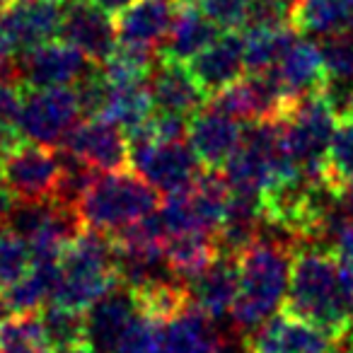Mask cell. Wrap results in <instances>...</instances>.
Masks as SVG:
<instances>
[{"label": "cell", "instance_id": "1", "mask_svg": "<svg viewBox=\"0 0 353 353\" xmlns=\"http://www.w3.org/2000/svg\"><path fill=\"white\" fill-rule=\"evenodd\" d=\"M283 310L317 324L341 343L353 324V274L332 252L314 245L293 247Z\"/></svg>", "mask_w": 353, "mask_h": 353}, {"label": "cell", "instance_id": "2", "mask_svg": "<svg viewBox=\"0 0 353 353\" xmlns=\"http://www.w3.org/2000/svg\"><path fill=\"white\" fill-rule=\"evenodd\" d=\"M293 245L259 232L237 254V295L232 303V329L250 336L259 324L283 307L290 281Z\"/></svg>", "mask_w": 353, "mask_h": 353}, {"label": "cell", "instance_id": "3", "mask_svg": "<svg viewBox=\"0 0 353 353\" xmlns=\"http://www.w3.org/2000/svg\"><path fill=\"white\" fill-rule=\"evenodd\" d=\"M119 283L109 232L83 228L59 256V279L49 303L85 310Z\"/></svg>", "mask_w": 353, "mask_h": 353}, {"label": "cell", "instance_id": "4", "mask_svg": "<svg viewBox=\"0 0 353 353\" xmlns=\"http://www.w3.org/2000/svg\"><path fill=\"white\" fill-rule=\"evenodd\" d=\"M160 206V194L133 170L97 172L75 201L83 228L117 232Z\"/></svg>", "mask_w": 353, "mask_h": 353}, {"label": "cell", "instance_id": "5", "mask_svg": "<svg viewBox=\"0 0 353 353\" xmlns=\"http://www.w3.org/2000/svg\"><path fill=\"white\" fill-rule=\"evenodd\" d=\"M336 121V112L329 107L322 92L305 94L285 107L283 117L279 119L281 143L298 174L322 179L324 157Z\"/></svg>", "mask_w": 353, "mask_h": 353}, {"label": "cell", "instance_id": "6", "mask_svg": "<svg viewBox=\"0 0 353 353\" xmlns=\"http://www.w3.org/2000/svg\"><path fill=\"white\" fill-rule=\"evenodd\" d=\"M80 114L75 88H25L17 128L25 141L56 148L78 123Z\"/></svg>", "mask_w": 353, "mask_h": 353}, {"label": "cell", "instance_id": "7", "mask_svg": "<svg viewBox=\"0 0 353 353\" xmlns=\"http://www.w3.org/2000/svg\"><path fill=\"white\" fill-rule=\"evenodd\" d=\"M61 182V157L54 148L25 141L0 160V184L15 201L56 199Z\"/></svg>", "mask_w": 353, "mask_h": 353}, {"label": "cell", "instance_id": "8", "mask_svg": "<svg viewBox=\"0 0 353 353\" xmlns=\"http://www.w3.org/2000/svg\"><path fill=\"white\" fill-rule=\"evenodd\" d=\"M131 170L143 176L157 194H174L194 182L199 160L182 141L131 143Z\"/></svg>", "mask_w": 353, "mask_h": 353}, {"label": "cell", "instance_id": "9", "mask_svg": "<svg viewBox=\"0 0 353 353\" xmlns=\"http://www.w3.org/2000/svg\"><path fill=\"white\" fill-rule=\"evenodd\" d=\"M56 148L70 152L94 172L131 170V148L126 131L102 117L78 121Z\"/></svg>", "mask_w": 353, "mask_h": 353}, {"label": "cell", "instance_id": "10", "mask_svg": "<svg viewBox=\"0 0 353 353\" xmlns=\"http://www.w3.org/2000/svg\"><path fill=\"white\" fill-rule=\"evenodd\" d=\"M94 70V63L63 39H49L25 49L17 78L25 88H73Z\"/></svg>", "mask_w": 353, "mask_h": 353}, {"label": "cell", "instance_id": "11", "mask_svg": "<svg viewBox=\"0 0 353 353\" xmlns=\"http://www.w3.org/2000/svg\"><path fill=\"white\" fill-rule=\"evenodd\" d=\"M288 104L271 73H247L211 94V107L242 123L279 121Z\"/></svg>", "mask_w": 353, "mask_h": 353}, {"label": "cell", "instance_id": "12", "mask_svg": "<svg viewBox=\"0 0 353 353\" xmlns=\"http://www.w3.org/2000/svg\"><path fill=\"white\" fill-rule=\"evenodd\" d=\"M247 348L250 353H334L339 341L317 324L281 310L247 336Z\"/></svg>", "mask_w": 353, "mask_h": 353}, {"label": "cell", "instance_id": "13", "mask_svg": "<svg viewBox=\"0 0 353 353\" xmlns=\"http://www.w3.org/2000/svg\"><path fill=\"white\" fill-rule=\"evenodd\" d=\"M242 121H237L230 114L218 112L211 104H203L201 109L187 119V145L199 160L203 170H221L228 157L237 150L242 141Z\"/></svg>", "mask_w": 353, "mask_h": 353}, {"label": "cell", "instance_id": "14", "mask_svg": "<svg viewBox=\"0 0 353 353\" xmlns=\"http://www.w3.org/2000/svg\"><path fill=\"white\" fill-rule=\"evenodd\" d=\"M61 39L99 65L117 46V20L90 0H70L61 17Z\"/></svg>", "mask_w": 353, "mask_h": 353}, {"label": "cell", "instance_id": "15", "mask_svg": "<svg viewBox=\"0 0 353 353\" xmlns=\"http://www.w3.org/2000/svg\"><path fill=\"white\" fill-rule=\"evenodd\" d=\"M148 92L157 112L182 114L187 119L208 102L206 92L196 83L189 65L165 56H157L148 75Z\"/></svg>", "mask_w": 353, "mask_h": 353}, {"label": "cell", "instance_id": "16", "mask_svg": "<svg viewBox=\"0 0 353 353\" xmlns=\"http://www.w3.org/2000/svg\"><path fill=\"white\" fill-rule=\"evenodd\" d=\"M61 17L63 6L59 0H8L0 8V27L17 51L54 39L61 30Z\"/></svg>", "mask_w": 353, "mask_h": 353}, {"label": "cell", "instance_id": "17", "mask_svg": "<svg viewBox=\"0 0 353 353\" xmlns=\"http://www.w3.org/2000/svg\"><path fill=\"white\" fill-rule=\"evenodd\" d=\"M189 70L201 85L206 97L216 94L225 85L235 83L245 75V54H242V34L237 30H225L201 49L192 61Z\"/></svg>", "mask_w": 353, "mask_h": 353}, {"label": "cell", "instance_id": "18", "mask_svg": "<svg viewBox=\"0 0 353 353\" xmlns=\"http://www.w3.org/2000/svg\"><path fill=\"white\" fill-rule=\"evenodd\" d=\"M138 312L133 293L126 285L117 283L97 303L85 310V341L99 353H114L123 329Z\"/></svg>", "mask_w": 353, "mask_h": 353}, {"label": "cell", "instance_id": "19", "mask_svg": "<svg viewBox=\"0 0 353 353\" xmlns=\"http://www.w3.org/2000/svg\"><path fill=\"white\" fill-rule=\"evenodd\" d=\"M269 73L288 102L305 97V94L319 92L324 80H327V70H324V61L322 54H319V44L307 39H298V37L283 51L279 63Z\"/></svg>", "mask_w": 353, "mask_h": 353}, {"label": "cell", "instance_id": "20", "mask_svg": "<svg viewBox=\"0 0 353 353\" xmlns=\"http://www.w3.org/2000/svg\"><path fill=\"white\" fill-rule=\"evenodd\" d=\"M225 332L192 303L172 317L162 319V346L165 353H218Z\"/></svg>", "mask_w": 353, "mask_h": 353}, {"label": "cell", "instance_id": "21", "mask_svg": "<svg viewBox=\"0 0 353 353\" xmlns=\"http://www.w3.org/2000/svg\"><path fill=\"white\" fill-rule=\"evenodd\" d=\"M189 303L221 322L232 310L237 295V259L218 254L199 276L187 283Z\"/></svg>", "mask_w": 353, "mask_h": 353}, {"label": "cell", "instance_id": "22", "mask_svg": "<svg viewBox=\"0 0 353 353\" xmlns=\"http://www.w3.org/2000/svg\"><path fill=\"white\" fill-rule=\"evenodd\" d=\"M174 12L176 0H133L117 15L119 41L157 49L170 34Z\"/></svg>", "mask_w": 353, "mask_h": 353}, {"label": "cell", "instance_id": "23", "mask_svg": "<svg viewBox=\"0 0 353 353\" xmlns=\"http://www.w3.org/2000/svg\"><path fill=\"white\" fill-rule=\"evenodd\" d=\"M218 34V27L201 12V8L194 0H176L174 22L170 27V34L162 41L160 56L172 61L189 63L201 49H206Z\"/></svg>", "mask_w": 353, "mask_h": 353}, {"label": "cell", "instance_id": "24", "mask_svg": "<svg viewBox=\"0 0 353 353\" xmlns=\"http://www.w3.org/2000/svg\"><path fill=\"white\" fill-rule=\"evenodd\" d=\"M290 27L307 37L353 30V0H293Z\"/></svg>", "mask_w": 353, "mask_h": 353}, {"label": "cell", "instance_id": "25", "mask_svg": "<svg viewBox=\"0 0 353 353\" xmlns=\"http://www.w3.org/2000/svg\"><path fill=\"white\" fill-rule=\"evenodd\" d=\"M162 256H165L172 274L184 283H189L218 256L216 237H213V232L170 235L162 245Z\"/></svg>", "mask_w": 353, "mask_h": 353}, {"label": "cell", "instance_id": "26", "mask_svg": "<svg viewBox=\"0 0 353 353\" xmlns=\"http://www.w3.org/2000/svg\"><path fill=\"white\" fill-rule=\"evenodd\" d=\"M59 279V261H32L27 274L3 290L10 312H39L51 300Z\"/></svg>", "mask_w": 353, "mask_h": 353}, {"label": "cell", "instance_id": "27", "mask_svg": "<svg viewBox=\"0 0 353 353\" xmlns=\"http://www.w3.org/2000/svg\"><path fill=\"white\" fill-rule=\"evenodd\" d=\"M104 99L97 117L121 126L123 131H131L138 123H143L152 114V99L148 92V83L131 85H112L104 80Z\"/></svg>", "mask_w": 353, "mask_h": 353}, {"label": "cell", "instance_id": "28", "mask_svg": "<svg viewBox=\"0 0 353 353\" xmlns=\"http://www.w3.org/2000/svg\"><path fill=\"white\" fill-rule=\"evenodd\" d=\"M242 54L247 73H269L283 51L293 44V27H242Z\"/></svg>", "mask_w": 353, "mask_h": 353}, {"label": "cell", "instance_id": "29", "mask_svg": "<svg viewBox=\"0 0 353 353\" xmlns=\"http://www.w3.org/2000/svg\"><path fill=\"white\" fill-rule=\"evenodd\" d=\"M0 353H54L39 312H10L0 319Z\"/></svg>", "mask_w": 353, "mask_h": 353}, {"label": "cell", "instance_id": "30", "mask_svg": "<svg viewBox=\"0 0 353 353\" xmlns=\"http://www.w3.org/2000/svg\"><path fill=\"white\" fill-rule=\"evenodd\" d=\"M322 179L332 192L353 184V117H341L332 133L324 157Z\"/></svg>", "mask_w": 353, "mask_h": 353}, {"label": "cell", "instance_id": "31", "mask_svg": "<svg viewBox=\"0 0 353 353\" xmlns=\"http://www.w3.org/2000/svg\"><path fill=\"white\" fill-rule=\"evenodd\" d=\"M41 327H44L46 341L54 348L73 346V343L85 341V312L70 310L63 305L46 303L41 307Z\"/></svg>", "mask_w": 353, "mask_h": 353}, {"label": "cell", "instance_id": "32", "mask_svg": "<svg viewBox=\"0 0 353 353\" xmlns=\"http://www.w3.org/2000/svg\"><path fill=\"white\" fill-rule=\"evenodd\" d=\"M32 266L30 245L8 228H0V293L10 288Z\"/></svg>", "mask_w": 353, "mask_h": 353}, {"label": "cell", "instance_id": "33", "mask_svg": "<svg viewBox=\"0 0 353 353\" xmlns=\"http://www.w3.org/2000/svg\"><path fill=\"white\" fill-rule=\"evenodd\" d=\"M319 54H322L327 78L353 80V30L324 37V41L319 44Z\"/></svg>", "mask_w": 353, "mask_h": 353}, {"label": "cell", "instance_id": "34", "mask_svg": "<svg viewBox=\"0 0 353 353\" xmlns=\"http://www.w3.org/2000/svg\"><path fill=\"white\" fill-rule=\"evenodd\" d=\"M218 30H240L247 20L250 0H194Z\"/></svg>", "mask_w": 353, "mask_h": 353}, {"label": "cell", "instance_id": "35", "mask_svg": "<svg viewBox=\"0 0 353 353\" xmlns=\"http://www.w3.org/2000/svg\"><path fill=\"white\" fill-rule=\"evenodd\" d=\"M293 0H250L242 27H290Z\"/></svg>", "mask_w": 353, "mask_h": 353}, {"label": "cell", "instance_id": "36", "mask_svg": "<svg viewBox=\"0 0 353 353\" xmlns=\"http://www.w3.org/2000/svg\"><path fill=\"white\" fill-rule=\"evenodd\" d=\"M25 97V85L10 70L0 73V126H17Z\"/></svg>", "mask_w": 353, "mask_h": 353}, {"label": "cell", "instance_id": "37", "mask_svg": "<svg viewBox=\"0 0 353 353\" xmlns=\"http://www.w3.org/2000/svg\"><path fill=\"white\" fill-rule=\"evenodd\" d=\"M92 6H97L99 10H104V12H109L112 17H117L119 12H123L128 6H131L133 0H90Z\"/></svg>", "mask_w": 353, "mask_h": 353}, {"label": "cell", "instance_id": "38", "mask_svg": "<svg viewBox=\"0 0 353 353\" xmlns=\"http://www.w3.org/2000/svg\"><path fill=\"white\" fill-rule=\"evenodd\" d=\"M54 353H99L94 346H90L88 341H80V343H73V346H63V348H56Z\"/></svg>", "mask_w": 353, "mask_h": 353}, {"label": "cell", "instance_id": "39", "mask_svg": "<svg viewBox=\"0 0 353 353\" xmlns=\"http://www.w3.org/2000/svg\"><path fill=\"white\" fill-rule=\"evenodd\" d=\"M339 346H346V351H353V324H351V329L343 334V339H341V343H339Z\"/></svg>", "mask_w": 353, "mask_h": 353}, {"label": "cell", "instance_id": "40", "mask_svg": "<svg viewBox=\"0 0 353 353\" xmlns=\"http://www.w3.org/2000/svg\"><path fill=\"white\" fill-rule=\"evenodd\" d=\"M6 314H10V310H8V305H6V300H3V295H0V319L6 317Z\"/></svg>", "mask_w": 353, "mask_h": 353}, {"label": "cell", "instance_id": "41", "mask_svg": "<svg viewBox=\"0 0 353 353\" xmlns=\"http://www.w3.org/2000/svg\"><path fill=\"white\" fill-rule=\"evenodd\" d=\"M339 261H341V264H346L348 269H351V274H353V256H351V259H339Z\"/></svg>", "mask_w": 353, "mask_h": 353}, {"label": "cell", "instance_id": "42", "mask_svg": "<svg viewBox=\"0 0 353 353\" xmlns=\"http://www.w3.org/2000/svg\"><path fill=\"white\" fill-rule=\"evenodd\" d=\"M348 114L353 117V90H351V109H348Z\"/></svg>", "mask_w": 353, "mask_h": 353}, {"label": "cell", "instance_id": "43", "mask_svg": "<svg viewBox=\"0 0 353 353\" xmlns=\"http://www.w3.org/2000/svg\"><path fill=\"white\" fill-rule=\"evenodd\" d=\"M59 3H70V0H59Z\"/></svg>", "mask_w": 353, "mask_h": 353}, {"label": "cell", "instance_id": "44", "mask_svg": "<svg viewBox=\"0 0 353 353\" xmlns=\"http://www.w3.org/2000/svg\"><path fill=\"white\" fill-rule=\"evenodd\" d=\"M346 353H353V351H346Z\"/></svg>", "mask_w": 353, "mask_h": 353}]
</instances>
